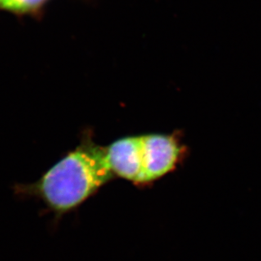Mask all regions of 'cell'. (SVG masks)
<instances>
[{"mask_svg":"<svg viewBox=\"0 0 261 261\" xmlns=\"http://www.w3.org/2000/svg\"><path fill=\"white\" fill-rule=\"evenodd\" d=\"M105 154L114 177L137 185L143 170L142 136L119 139L105 148Z\"/></svg>","mask_w":261,"mask_h":261,"instance_id":"3957f363","label":"cell"},{"mask_svg":"<svg viewBox=\"0 0 261 261\" xmlns=\"http://www.w3.org/2000/svg\"><path fill=\"white\" fill-rule=\"evenodd\" d=\"M114 177L105 148L87 143L64 155L36 182L15 190L39 199L59 217L78 208Z\"/></svg>","mask_w":261,"mask_h":261,"instance_id":"6da1fadb","label":"cell"},{"mask_svg":"<svg viewBox=\"0 0 261 261\" xmlns=\"http://www.w3.org/2000/svg\"><path fill=\"white\" fill-rule=\"evenodd\" d=\"M45 2L46 0H0V10L14 13L32 12Z\"/></svg>","mask_w":261,"mask_h":261,"instance_id":"277c9868","label":"cell"},{"mask_svg":"<svg viewBox=\"0 0 261 261\" xmlns=\"http://www.w3.org/2000/svg\"><path fill=\"white\" fill-rule=\"evenodd\" d=\"M143 170L136 186L146 187L174 172L186 155V147L175 135L142 136Z\"/></svg>","mask_w":261,"mask_h":261,"instance_id":"7a4b0ae2","label":"cell"}]
</instances>
